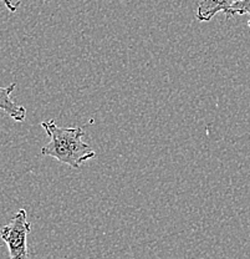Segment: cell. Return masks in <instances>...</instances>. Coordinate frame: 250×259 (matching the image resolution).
Listing matches in <instances>:
<instances>
[{"instance_id":"7a4b0ae2","label":"cell","mask_w":250,"mask_h":259,"mask_svg":"<svg viewBox=\"0 0 250 259\" xmlns=\"http://www.w3.org/2000/svg\"><path fill=\"white\" fill-rule=\"evenodd\" d=\"M31 223L25 209H19L7 226L0 229V237L8 245L10 259H28V234Z\"/></svg>"},{"instance_id":"5b68a950","label":"cell","mask_w":250,"mask_h":259,"mask_svg":"<svg viewBox=\"0 0 250 259\" xmlns=\"http://www.w3.org/2000/svg\"><path fill=\"white\" fill-rule=\"evenodd\" d=\"M249 15L248 25L250 28V0H238L230 10V18L234 15Z\"/></svg>"},{"instance_id":"8992f818","label":"cell","mask_w":250,"mask_h":259,"mask_svg":"<svg viewBox=\"0 0 250 259\" xmlns=\"http://www.w3.org/2000/svg\"><path fill=\"white\" fill-rule=\"evenodd\" d=\"M0 2L3 3V4L5 5V7L8 8V10L12 13H15L18 10V7L20 5V2L17 3V4H14V3L12 2V0H0Z\"/></svg>"},{"instance_id":"277c9868","label":"cell","mask_w":250,"mask_h":259,"mask_svg":"<svg viewBox=\"0 0 250 259\" xmlns=\"http://www.w3.org/2000/svg\"><path fill=\"white\" fill-rule=\"evenodd\" d=\"M17 88V83H10L7 88L0 86V110L7 113L17 122H23L26 117V109L21 105H18L12 99V93Z\"/></svg>"},{"instance_id":"6da1fadb","label":"cell","mask_w":250,"mask_h":259,"mask_svg":"<svg viewBox=\"0 0 250 259\" xmlns=\"http://www.w3.org/2000/svg\"><path fill=\"white\" fill-rule=\"evenodd\" d=\"M41 127L50 137L49 144L41 148V156H50L72 168H80L83 162L96 157V152L82 140L83 128L59 127L55 121H44Z\"/></svg>"},{"instance_id":"3957f363","label":"cell","mask_w":250,"mask_h":259,"mask_svg":"<svg viewBox=\"0 0 250 259\" xmlns=\"http://www.w3.org/2000/svg\"><path fill=\"white\" fill-rule=\"evenodd\" d=\"M238 0H202L197 8V18L199 21H211L218 13H224L230 19V10Z\"/></svg>"}]
</instances>
